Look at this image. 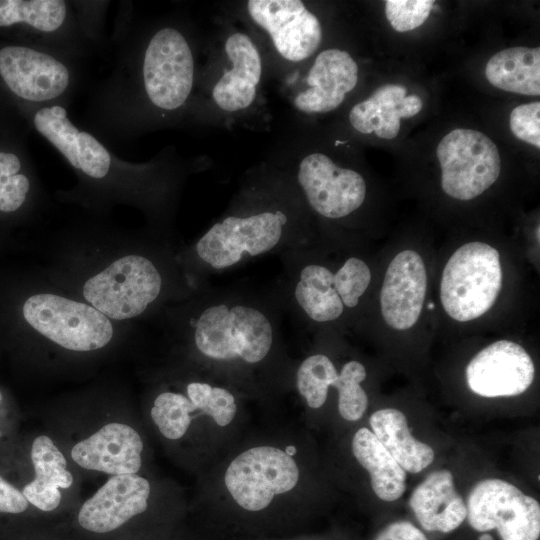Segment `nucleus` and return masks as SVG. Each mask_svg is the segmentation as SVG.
I'll return each mask as SVG.
<instances>
[{
    "mask_svg": "<svg viewBox=\"0 0 540 540\" xmlns=\"http://www.w3.org/2000/svg\"><path fill=\"white\" fill-rule=\"evenodd\" d=\"M188 319L195 350L223 365L254 367L278 344L282 302L273 293L246 287L212 288Z\"/></svg>",
    "mask_w": 540,
    "mask_h": 540,
    "instance_id": "f257e3e1",
    "label": "nucleus"
},
{
    "mask_svg": "<svg viewBox=\"0 0 540 540\" xmlns=\"http://www.w3.org/2000/svg\"><path fill=\"white\" fill-rule=\"evenodd\" d=\"M270 201L217 220L195 243L193 254L205 273L232 270L253 258L287 252L307 243L296 213Z\"/></svg>",
    "mask_w": 540,
    "mask_h": 540,
    "instance_id": "f03ea898",
    "label": "nucleus"
},
{
    "mask_svg": "<svg viewBox=\"0 0 540 540\" xmlns=\"http://www.w3.org/2000/svg\"><path fill=\"white\" fill-rule=\"evenodd\" d=\"M499 251L473 241L461 245L446 262L440 281V300L453 320L469 322L487 313L502 288Z\"/></svg>",
    "mask_w": 540,
    "mask_h": 540,
    "instance_id": "7ed1b4c3",
    "label": "nucleus"
},
{
    "mask_svg": "<svg viewBox=\"0 0 540 540\" xmlns=\"http://www.w3.org/2000/svg\"><path fill=\"white\" fill-rule=\"evenodd\" d=\"M163 277L142 255H126L88 279L84 298L108 319L124 320L142 314L160 296Z\"/></svg>",
    "mask_w": 540,
    "mask_h": 540,
    "instance_id": "20e7f679",
    "label": "nucleus"
},
{
    "mask_svg": "<svg viewBox=\"0 0 540 540\" xmlns=\"http://www.w3.org/2000/svg\"><path fill=\"white\" fill-rule=\"evenodd\" d=\"M436 156L441 168V188L460 201L472 200L487 191L501 172L496 144L483 132L456 128L438 143Z\"/></svg>",
    "mask_w": 540,
    "mask_h": 540,
    "instance_id": "39448f33",
    "label": "nucleus"
},
{
    "mask_svg": "<svg viewBox=\"0 0 540 540\" xmlns=\"http://www.w3.org/2000/svg\"><path fill=\"white\" fill-rule=\"evenodd\" d=\"M23 316L40 334L73 351L102 348L113 336L110 320L97 309L51 293L29 297Z\"/></svg>",
    "mask_w": 540,
    "mask_h": 540,
    "instance_id": "423d86ee",
    "label": "nucleus"
},
{
    "mask_svg": "<svg viewBox=\"0 0 540 540\" xmlns=\"http://www.w3.org/2000/svg\"><path fill=\"white\" fill-rule=\"evenodd\" d=\"M469 525L478 532L497 530L501 540H538L539 502L515 485L501 479H485L470 491Z\"/></svg>",
    "mask_w": 540,
    "mask_h": 540,
    "instance_id": "0eeeda50",
    "label": "nucleus"
},
{
    "mask_svg": "<svg viewBox=\"0 0 540 540\" xmlns=\"http://www.w3.org/2000/svg\"><path fill=\"white\" fill-rule=\"evenodd\" d=\"M299 469L285 451L273 446L250 448L229 464L224 483L233 500L244 510L261 511L274 497L294 489Z\"/></svg>",
    "mask_w": 540,
    "mask_h": 540,
    "instance_id": "6e6552de",
    "label": "nucleus"
},
{
    "mask_svg": "<svg viewBox=\"0 0 540 540\" xmlns=\"http://www.w3.org/2000/svg\"><path fill=\"white\" fill-rule=\"evenodd\" d=\"M143 81L156 107L174 110L184 104L193 87L194 59L181 32L165 27L153 35L144 54Z\"/></svg>",
    "mask_w": 540,
    "mask_h": 540,
    "instance_id": "1a4fd4ad",
    "label": "nucleus"
},
{
    "mask_svg": "<svg viewBox=\"0 0 540 540\" xmlns=\"http://www.w3.org/2000/svg\"><path fill=\"white\" fill-rule=\"evenodd\" d=\"M296 181L312 211L329 220H340L357 211L367 194L366 181L359 172L340 167L319 152L300 161Z\"/></svg>",
    "mask_w": 540,
    "mask_h": 540,
    "instance_id": "9d476101",
    "label": "nucleus"
},
{
    "mask_svg": "<svg viewBox=\"0 0 540 540\" xmlns=\"http://www.w3.org/2000/svg\"><path fill=\"white\" fill-rule=\"evenodd\" d=\"M247 10L263 28L276 51L286 60L309 58L322 41L319 19L299 0H250Z\"/></svg>",
    "mask_w": 540,
    "mask_h": 540,
    "instance_id": "9b49d317",
    "label": "nucleus"
},
{
    "mask_svg": "<svg viewBox=\"0 0 540 540\" xmlns=\"http://www.w3.org/2000/svg\"><path fill=\"white\" fill-rule=\"evenodd\" d=\"M535 366L526 350L513 341L499 340L479 351L466 367L472 392L483 397L517 396L534 381Z\"/></svg>",
    "mask_w": 540,
    "mask_h": 540,
    "instance_id": "f8f14e48",
    "label": "nucleus"
},
{
    "mask_svg": "<svg viewBox=\"0 0 540 540\" xmlns=\"http://www.w3.org/2000/svg\"><path fill=\"white\" fill-rule=\"evenodd\" d=\"M0 75L18 97L42 102L57 98L68 87V68L55 57L24 46L0 50Z\"/></svg>",
    "mask_w": 540,
    "mask_h": 540,
    "instance_id": "ddd939ff",
    "label": "nucleus"
},
{
    "mask_svg": "<svg viewBox=\"0 0 540 540\" xmlns=\"http://www.w3.org/2000/svg\"><path fill=\"white\" fill-rule=\"evenodd\" d=\"M427 274L421 255L411 249L390 261L380 291L385 323L394 330L412 328L418 321L426 296Z\"/></svg>",
    "mask_w": 540,
    "mask_h": 540,
    "instance_id": "4468645a",
    "label": "nucleus"
},
{
    "mask_svg": "<svg viewBox=\"0 0 540 540\" xmlns=\"http://www.w3.org/2000/svg\"><path fill=\"white\" fill-rule=\"evenodd\" d=\"M150 484L137 474L113 475L84 502L78 522L84 529L107 533L117 529L148 507Z\"/></svg>",
    "mask_w": 540,
    "mask_h": 540,
    "instance_id": "2eb2a0df",
    "label": "nucleus"
},
{
    "mask_svg": "<svg viewBox=\"0 0 540 540\" xmlns=\"http://www.w3.org/2000/svg\"><path fill=\"white\" fill-rule=\"evenodd\" d=\"M358 83V65L345 50L320 52L311 66L308 87L294 97V106L307 114L337 109Z\"/></svg>",
    "mask_w": 540,
    "mask_h": 540,
    "instance_id": "dca6fc26",
    "label": "nucleus"
},
{
    "mask_svg": "<svg viewBox=\"0 0 540 540\" xmlns=\"http://www.w3.org/2000/svg\"><path fill=\"white\" fill-rule=\"evenodd\" d=\"M36 130L46 138L76 169L100 179L111 165L108 150L90 133L80 131L58 105L44 107L34 115Z\"/></svg>",
    "mask_w": 540,
    "mask_h": 540,
    "instance_id": "f3484780",
    "label": "nucleus"
},
{
    "mask_svg": "<svg viewBox=\"0 0 540 540\" xmlns=\"http://www.w3.org/2000/svg\"><path fill=\"white\" fill-rule=\"evenodd\" d=\"M143 442L138 432L124 423H108L71 451L73 461L88 470L111 475L136 474L142 463Z\"/></svg>",
    "mask_w": 540,
    "mask_h": 540,
    "instance_id": "a211bd4d",
    "label": "nucleus"
},
{
    "mask_svg": "<svg viewBox=\"0 0 540 540\" xmlns=\"http://www.w3.org/2000/svg\"><path fill=\"white\" fill-rule=\"evenodd\" d=\"M225 52L232 66L214 85L212 98L220 109L236 112L248 108L255 100L262 60L254 42L241 32L227 38Z\"/></svg>",
    "mask_w": 540,
    "mask_h": 540,
    "instance_id": "6ab92c4d",
    "label": "nucleus"
},
{
    "mask_svg": "<svg viewBox=\"0 0 540 540\" xmlns=\"http://www.w3.org/2000/svg\"><path fill=\"white\" fill-rule=\"evenodd\" d=\"M409 506L428 532L450 533L467 517L466 503L446 469L430 473L411 493Z\"/></svg>",
    "mask_w": 540,
    "mask_h": 540,
    "instance_id": "aec40b11",
    "label": "nucleus"
},
{
    "mask_svg": "<svg viewBox=\"0 0 540 540\" xmlns=\"http://www.w3.org/2000/svg\"><path fill=\"white\" fill-rule=\"evenodd\" d=\"M31 460L35 478L23 488L22 494L38 509L52 511L61 501L59 488H69L73 476L66 468L64 455L46 435L34 439Z\"/></svg>",
    "mask_w": 540,
    "mask_h": 540,
    "instance_id": "412c9836",
    "label": "nucleus"
},
{
    "mask_svg": "<svg viewBox=\"0 0 540 540\" xmlns=\"http://www.w3.org/2000/svg\"><path fill=\"white\" fill-rule=\"evenodd\" d=\"M369 423L373 434L404 471L419 473L434 461L433 448L412 436L406 416L400 410H377Z\"/></svg>",
    "mask_w": 540,
    "mask_h": 540,
    "instance_id": "4be33fe9",
    "label": "nucleus"
},
{
    "mask_svg": "<svg viewBox=\"0 0 540 540\" xmlns=\"http://www.w3.org/2000/svg\"><path fill=\"white\" fill-rule=\"evenodd\" d=\"M352 452L371 479L375 495L386 502L399 499L406 490L407 474L367 428H360L352 439Z\"/></svg>",
    "mask_w": 540,
    "mask_h": 540,
    "instance_id": "5701e85b",
    "label": "nucleus"
},
{
    "mask_svg": "<svg viewBox=\"0 0 540 540\" xmlns=\"http://www.w3.org/2000/svg\"><path fill=\"white\" fill-rule=\"evenodd\" d=\"M489 83L506 92L540 95V48L516 46L495 53L487 62Z\"/></svg>",
    "mask_w": 540,
    "mask_h": 540,
    "instance_id": "b1692460",
    "label": "nucleus"
},
{
    "mask_svg": "<svg viewBox=\"0 0 540 540\" xmlns=\"http://www.w3.org/2000/svg\"><path fill=\"white\" fill-rule=\"evenodd\" d=\"M407 88L399 84L379 86L370 97L355 104L349 112L351 126L362 134L375 135L392 140L400 131V121L404 118L403 100Z\"/></svg>",
    "mask_w": 540,
    "mask_h": 540,
    "instance_id": "393cba45",
    "label": "nucleus"
},
{
    "mask_svg": "<svg viewBox=\"0 0 540 540\" xmlns=\"http://www.w3.org/2000/svg\"><path fill=\"white\" fill-rule=\"evenodd\" d=\"M67 16L61 0H0V27L25 23L41 32L59 29Z\"/></svg>",
    "mask_w": 540,
    "mask_h": 540,
    "instance_id": "a878e982",
    "label": "nucleus"
},
{
    "mask_svg": "<svg viewBox=\"0 0 540 540\" xmlns=\"http://www.w3.org/2000/svg\"><path fill=\"white\" fill-rule=\"evenodd\" d=\"M338 373L330 357L322 353L309 355L300 363L295 374V383L299 394L310 408L323 406Z\"/></svg>",
    "mask_w": 540,
    "mask_h": 540,
    "instance_id": "bb28decb",
    "label": "nucleus"
},
{
    "mask_svg": "<svg viewBox=\"0 0 540 540\" xmlns=\"http://www.w3.org/2000/svg\"><path fill=\"white\" fill-rule=\"evenodd\" d=\"M198 411L187 395L165 391L154 400L151 418L161 434L177 440L184 436L191 423V413Z\"/></svg>",
    "mask_w": 540,
    "mask_h": 540,
    "instance_id": "cd10ccee",
    "label": "nucleus"
},
{
    "mask_svg": "<svg viewBox=\"0 0 540 540\" xmlns=\"http://www.w3.org/2000/svg\"><path fill=\"white\" fill-rule=\"evenodd\" d=\"M365 366L357 361L346 362L332 383L338 391V410L347 421L359 420L368 406V396L361 386L366 379Z\"/></svg>",
    "mask_w": 540,
    "mask_h": 540,
    "instance_id": "c85d7f7f",
    "label": "nucleus"
},
{
    "mask_svg": "<svg viewBox=\"0 0 540 540\" xmlns=\"http://www.w3.org/2000/svg\"><path fill=\"white\" fill-rule=\"evenodd\" d=\"M186 393L197 410L210 416L217 425L227 426L235 418L236 399L229 389L205 381H192L186 386Z\"/></svg>",
    "mask_w": 540,
    "mask_h": 540,
    "instance_id": "c756f323",
    "label": "nucleus"
},
{
    "mask_svg": "<svg viewBox=\"0 0 540 540\" xmlns=\"http://www.w3.org/2000/svg\"><path fill=\"white\" fill-rule=\"evenodd\" d=\"M21 163L13 153L0 152V211L20 208L29 191V180L19 173Z\"/></svg>",
    "mask_w": 540,
    "mask_h": 540,
    "instance_id": "7c9ffc66",
    "label": "nucleus"
},
{
    "mask_svg": "<svg viewBox=\"0 0 540 540\" xmlns=\"http://www.w3.org/2000/svg\"><path fill=\"white\" fill-rule=\"evenodd\" d=\"M433 4L432 0H386L385 16L395 31L407 32L427 20Z\"/></svg>",
    "mask_w": 540,
    "mask_h": 540,
    "instance_id": "2f4dec72",
    "label": "nucleus"
},
{
    "mask_svg": "<svg viewBox=\"0 0 540 540\" xmlns=\"http://www.w3.org/2000/svg\"><path fill=\"white\" fill-rule=\"evenodd\" d=\"M509 126L517 139L540 148V102L516 106L510 113Z\"/></svg>",
    "mask_w": 540,
    "mask_h": 540,
    "instance_id": "473e14b6",
    "label": "nucleus"
},
{
    "mask_svg": "<svg viewBox=\"0 0 540 540\" xmlns=\"http://www.w3.org/2000/svg\"><path fill=\"white\" fill-rule=\"evenodd\" d=\"M374 540H428V538L411 522L395 521L383 528Z\"/></svg>",
    "mask_w": 540,
    "mask_h": 540,
    "instance_id": "72a5a7b5",
    "label": "nucleus"
},
{
    "mask_svg": "<svg viewBox=\"0 0 540 540\" xmlns=\"http://www.w3.org/2000/svg\"><path fill=\"white\" fill-rule=\"evenodd\" d=\"M28 507V501L16 487L0 476V512L21 513Z\"/></svg>",
    "mask_w": 540,
    "mask_h": 540,
    "instance_id": "f704fd0d",
    "label": "nucleus"
},
{
    "mask_svg": "<svg viewBox=\"0 0 540 540\" xmlns=\"http://www.w3.org/2000/svg\"><path fill=\"white\" fill-rule=\"evenodd\" d=\"M286 454L292 456L296 453V448L294 446H288L285 450Z\"/></svg>",
    "mask_w": 540,
    "mask_h": 540,
    "instance_id": "c9c22d12",
    "label": "nucleus"
},
{
    "mask_svg": "<svg viewBox=\"0 0 540 540\" xmlns=\"http://www.w3.org/2000/svg\"><path fill=\"white\" fill-rule=\"evenodd\" d=\"M1 399H2V395H1V392H0V401H1Z\"/></svg>",
    "mask_w": 540,
    "mask_h": 540,
    "instance_id": "e433bc0d",
    "label": "nucleus"
}]
</instances>
